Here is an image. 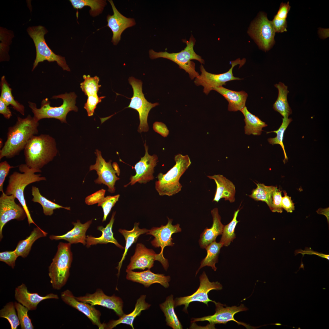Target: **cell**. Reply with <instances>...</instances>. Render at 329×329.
Instances as JSON below:
<instances>
[{"instance_id":"1","label":"cell","mask_w":329,"mask_h":329,"mask_svg":"<svg viewBox=\"0 0 329 329\" xmlns=\"http://www.w3.org/2000/svg\"><path fill=\"white\" fill-rule=\"evenodd\" d=\"M39 125L30 115L24 118L18 117L16 124L8 128L7 139L0 151V159L18 155L31 137L38 133Z\"/></svg>"},{"instance_id":"2","label":"cell","mask_w":329,"mask_h":329,"mask_svg":"<svg viewBox=\"0 0 329 329\" xmlns=\"http://www.w3.org/2000/svg\"><path fill=\"white\" fill-rule=\"evenodd\" d=\"M57 153L55 140L52 136L47 134L34 135L24 149L25 164L30 168L41 170Z\"/></svg>"},{"instance_id":"3","label":"cell","mask_w":329,"mask_h":329,"mask_svg":"<svg viewBox=\"0 0 329 329\" xmlns=\"http://www.w3.org/2000/svg\"><path fill=\"white\" fill-rule=\"evenodd\" d=\"M19 169L23 173L15 172L9 176L8 184L5 193L8 195H13L18 200L25 211L29 225L33 223L38 226L32 218L27 205L24 196V190L28 185L36 182L45 181L46 178L41 176V174H35L36 172H41V170L30 168L26 164L20 165Z\"/></svg>"},{"instance_id":"4","label":"cell","mask_w":329,"mask_h":329,"mask_svg":"<svg viewBox=\"0 0 329 329\" xmlns=\"http://www.w3.org/2000/svg\"><path fill=\"white\" fill-rule=\"evenodd\" d=\"M175 164L166 174L160 173L155 183V188L161 196H171L180 192L182 186L179 179L191 164L189 156L179 154L175 155Z\"/></svg>"},{"instance_id":"5","label":"cell","mask_w":329,"mask_h":329,"mask_svg":"<svg viewBox=\"0 0 329 329\" xmlns=\"http://www.w3.org/2000/svg\"><path fill=\"white\" fill-rule=\"evenodd\" d=\"M76 97L74 92L53 96L52 98H60L63 100V104L59 107L51 106L50 102L47 98L43 100L40 108H37L34 103L30 101L28 103L36 122L45 118H54L59 120L62 122L67 123L66 117L68 112L72 111H78V108L75 105Z\"/></svg>"},{"instance_id":"6","label":"cell","mask_w":329,"mask_h":329,"mask_svg":"<svg viewBox=\"0 0 329 329\" xmlns=\"http://www.w3.org/2000/svg\"><path fill=\"white\" fill-rule=\"evenodd\" d=\"M71 244L60 242L57 251L49 267L48 275L53 288L61 289L66 284L70 275L73 261Z\"/></svg>"},{"instance_id":"7","label":"cell","mask_w":329,"mask_h":329,"mask_svg":"<svg viewBox=\"0 0 329 329\" xmlns=\"http://www.w3.org/2000/svg\"><path fill=\"white\" fill-rule=\"evenodd\" d=\"M186 43V46L184 50L177 53H169L166 51L156 52L152 49L149 51L150 57L152 59L162 58L169 59L177 64L180 69L184 70L189 74L192 80L198 77L199 74L195 70V63L192 60L198 61L201 64H204V61L201 57L194 51L193 47L196 40L191 35L189 41L182 40Z\"/></svg>"},{"instance_id":"8","label":"cell","mask_w":329,"mask_h":329,"mask_svg":"<svg viewBox=\"0 0 329 329\" xmlns=\"http://www.w3.org/2000/svg\"><path fill=\"white\" fill-rule=\"evenodd\" d=\"M27 33L32 39L36 49V56L33 63L32 71L39 63L45 60L49 62L55 61L63 70L70 71L65 58L55 54L48 46L44 38L48 30L44 26L39 25L30 27L27 29Z\"/></svg>"},{"instance_id":"9","label":"cell","mask_w":329,"mask_h":329,"mask_svg":"<svg viewBox=\"0 0 329 329\" xmlns=\"http://www.w3.org/2000/svg\"><path fill=\"white\" fill-rule=\"evenodd\" d=\"M128 80L132 87L133 94L129 104L127 108L134 109L139 113L140 123L138 132H147L149 130L147 120L149 112L151 108L158 105L159 103H152L147 101L142 92L143 83L141 80L133 77H129Z\"/></svg>"},{"instance_id":"10","label":"cell","mask_w":329,"mask_h":329,"mask_svg":"<svg viewBox=\"0 0 329 329\" xmlns=\"http://www.w3.org/2000/svg\"><path fill=\"white\" fill-rule=\"evenodd\" d=\"M245 59L241 60L239 58L231 62L232 67L229 70L224 73L214 74L207 72L203 65L200 67L201 73L196 78L194 81L197 86H202L203 87V92L207 95L215 88L225 85L226 83L233 80H239L242 79L234 76L232 70L234 67L239 64L241 67L245 63Z\"/></svg>"},{"instance_id":"11","label":"cell","mask_w":329,"mask_h":329,"mask_svg":"<svg viewBox=\"0 0 329 329\" xmlns=\"http://www.w3.org/2000/svg\"><path fill=\"white\" fill-rule=\"evenodd\" d=\"M275 32L271 21L262 12L251 24L249 30V35L259 47L265 51L269 50L274 44Z\"/></svg>"},{"instance_id":"12","label":"cell","mask_w":329,"mask_h":329,"mask_svg":"<svg viewBox=\"0 0 329 329\" xmlns=\"http://www.w3.org/2000/svg\"><path fill=\"white\" fill-rule=\"evenodd\" d=\"M155 260L159 261L164 269L167 270L169 266L167 259L156 253L152 249L147 248L143 244L137 243L134 254L131 257L130 262L127 266L126 271L144 270L146 268L150 269L154 266Z\"/></svg>"},{"instance_id":"13","label":"cell","mask_w":329,"mask_h":329,"mask_svg":"<svg viewBox=\"0 0 329 329\" xmlns=\"http://www.w3.org/2000/svg\"><path fill=\"white\" fill-rule=\"evenodd\" d=\"M200 285L197 290L192 295L188 296L177 298L175 299V306L183 305V310L187 313V309L191 302L197 301L203 302L208 306V303L216 302L209 299L208 293L212 290H220L222 288V285L218 282H211L205 272L203 271L200 277Z\"/></svg>"},{"instance_id":"14","label":"cell","mask_w":329,"mask_h":329,"mask_svg":"<svg viewBox=\"0 0 329 329\" xmlns=\"http://www.w3.org/2000/svg\"><path fill=\"white\" fill-rule=\"evenodd\" d=\"M95 153L97 157L96 163L90 167V171L95 170L98 175L94 182L97 184H104L108 187V192L114 193L115 190V182L120 179L116 175V173L118 175H119V169L114 168V166L112 167L111 160L106 162L103 158L100 151L97 149Z\"/></svg>"},{"instance_id":"15","label":"cell","mask_w":329,"mask_h":329,"mask_svg":"<svg viewBox=\"0 0 329 329\" xmlns=\"http://www.w3.org/2000/svg\"><path fill=\"white\" fill-rule=\"evenodd\" d=\"M16 197L8 195L4 192L0 197V238L3 237L2 230L5 225L10 221H22L27 217L25 211L20 203L15 202Z\"/></svg>"},{"instance_id":"16","label":"cell","mask_w":329,"mask_h":329,"mask_svg":"<svg viewBox=\"0 0 329 329\" xmlns=\"http://www.w3.org/2000/svg\"><path fill=\"white\" fill-rule=\"evenodd\" d=\"M215 313L212 315H209L201 318H193L192 322L199 321H207L210 323V326H213L216 324H225L228 322L233 321L235 322L238 325H242L247 328H250L252 327L247 324L235 320L234 316L236 313L243 311H246L248 309L243 304H241L239 306H233L231 307L225 306L220 302H215Z\"/></svg>"},{"instance_id":"17","label":"cell","mask_w":329,"mask_h":329,"mask_svg":"<svg viewBox=\"0 0 329 329\" xmlns=\"http://www.w3.org/2000/svg\"><path fill=\"white\" fill-rule=\"evenodd\" d=\"M76 298L79 301L93 306L99 305L112 310L119 317L124 314L123 302L122 299L115 294L111 296L107 295L100 288L97 289L94 293H87L85 295Z\"/></svg>"},{"instance_id":"18","label":"cell","mask_w":329,"mask_h":329,"mask_svg":"<svg viewBox=\"0 0 329 329\" xmlns=\"http://www.w3.org/2000/svg\"><path fill=\"white\" fill-rule=\"evenodd\" d=\"M144 146L145 154L135 165L134 168L136 174L131 176L130 181L124 186L125 187L129 185H133L136 182L146 184L154 179V168L158 162V158L156 155H149L148 152V147L146 143Z\"/></svg>"},{"instance_id":"19","label":"cell","mask_w":329,"mask_h":329,"mask_svg":"<svg viewBox=\"0 0 329 329\" xmlns=\"http://www.w3.org/2000/svg\"><path fill=\"white\" fill-rule=\"evenodd\" d=\"M167 218L168 223L165 225H162L159 227H153L146 233L147 235L154 237V239L151 242V244L155 247H161V250L159 254L163 256L164 248L168 246H172L175 244L172 242V235L182 231L179 224L173 225L172 224L173 219L168 217Z\"/></svg>"},{"instance_id":"20","label":"cell","mask_w":329,"mask_h":329,"mask_svg":"<svg viewBox=\"0 0 329 329\" xmlns=\"http://www.w3.org/2000/svg\"><path fill=\"white\" fill-rule=\"evenodd\" d=\"M61 297L65 304L84 314L93 324L97 326L99 329H105L106 323H101L100 319L101 313L94 306L78 300L69 289L62 292Z\"/></svg>"},{"instance_id":"21","label":"cell","mask_w":329,"mask_h":329,"mask_svg":"<svg viewBox=\"0 0 329 329\" xmlns=\"http://www.w3.org/2000/svg\"><path fill=\"white\" fill-rule=\"evenodd\" d=\"M84 81L80 84V88L85 94L87 96L86 102L84 108L86 110L88 116L93 115L97 104L101 101L105 96L99 97L97 93L101 85L99 84L100 79L98 76L91 77L89 75L83 76Z\"/></svg>"},{"instance_id":"22","label":"cell","mask_w":329,"mask_h":329,"mask_svg":"<svg viewBox=\"0 0 329 329\" xmlns=\"http://www.w3.org/2000/svg\"><path fill=\"white\" fill-rule=\"evenodd\" d=\"M111 6L113 14L107 17V26L113 33L111 42L116 45L121 40V35L126 29L134 26L136 23L133 18H127L122 14L115 7L113 1L108 0Z\"/></svg>"},{"instance_id":"23","label":"cell","mask_w":329,"mask_h":329,"mask_svg":"<svg viewBox=\"0 0 329 329\" xmlns=\"http://www.w3.org/2000/svg\"><path fill=\"white\" fill-rule=\"evenodd\" d=\"M15 297L19 302L27 308L29 310H36L39 303L43 300L59 299L57 295L52 293L42 296L37 293L30 292L28 290L26 285L23 283L16 288Z\"/></svg>"},{"instance_id":"24","label":"cell","mask_w":329,"mask_h":329,"mask_svg":"<svg viewBox=\"0 0 329 329\" xmlns=\"http://www.w3.org/2000/svg\"><path fill=\"white\" fill-rule=\"evenodd\" d=\"M126 279L133 282L143 285L145 287H148L156 283L160 284L165 288L169 286V282L171 278L169 276L162 274H155L150 269L142 272H136L132 271H126Z\"/></svg>"},{"instance_id":"25","label":"cell","mask_w":329,"mask_h":329,"mask_svg":"<svg viewBox=\"0 0 329 329\" xmlns=\"http://www.w3.org/2000/svg\"><path fill=\"white\" fill-rule=\"evenodd\" d=\"M210 179H213L216 185V191L213 201L218 202L221 198L230 203L235 201V189L232 182L223 175L220 174L208 175Z\"/></svg>"},{"instance_id":"26","label":"cell","mask_w":329,"mask_h":329,"mask_svg":"<svg viewBox=\"0 0 329 329\" xmlns=\"http://www.w3.org/2000/svg\"><path fill=\"white\" fill-rule=\"evenodd\" d=\"M92 222L91 220L82 224L78 220L76 222H72L73 228L65 234L60 235H51L49 238L51 240L63 239L71 244L80 243L85 245L86 244V232Z\"/></svg>"},{"instance_id":"27","label":"cell","mask_w":329,"mask_h":329,"mask_svg":"<svg viewBox=\"0 0 329 329\" xmlns=\"http://www.w3.org/2000/svg\"><path fill=\"white\" fill-rule=\"evenodd\" d=\"M213 218V224L210 228H206L200 236L199 241L200 247L203 249L215 241L216 238L222 234L224 227L221 221V217L218 208H214L211 211Z\"/></svg>"},{"instance_id":"28","label":"cell","mask_w":329,"mask_h":329,"mask_svg":"<svg viewBox=\"0 0 329 329\" xmlns=\"http://www.w3.org/2000/svg\"><path fill=\"white\" fill-rule=\"evenodd\" d=\"M146 295H142L137 299L134 310L130 313L124 314L117 320H112L106 324L105 329H112L121 324H125L130 326L132 329L134 327L133 323L136 317L139 316L142 311L147 310L151 305L145 301Z\"/></svg>"},{"instance_id":"29","label":"cell","mask_w":329,"mask_h":329,"mask_svg":"<svg viewBox=\"0 0 329 329\" xmlns=\"http://www.w3.org/2000/svg\"><path fill=\"white\" fill-rule=\"evenodd\" d=\"M213 90L221 94L228 101V110L229 111H240L246 106L248 95L244 91H235L222 86L215 88Z\"/></svg>"},{"instance_id":"30","label":"cell","mask_w":329,"mask_h":329,"mask_svg":"<svg viewBox=\"0 0 329 329\" xmlns=\"http://www.w3.org/2000/svg\"><path fill=\"white\" fill-rule=\"evenodd\" d=\"M115 212L112 213L111 218L109 223L105 227L102 226L97 227V230L101 231L102 234L101 236L98 237H95L91 235L87 236L86 247L89 248L91 245H95L98 244H107L108 243L114 244L117 247L123 249L124 247L120 245L115 238L113 236V233L112 231V228L115 220Z\"/></svg>"},{"instance_id":"31","label":"cell","mask_w":329,"mask_h":329,"mask_svg":"<svg viewBox=\"0 0 329 329\" xmlns=\"http://www.w3.org/2000/svg\"><path fill=\"white\" fill-rule=\"evenodd\" d=\"M139 223L135 222L133 229L130 230L119 229V232L124 237L126 241L124 251L121 260L119 262L116 268L118 270V276H119L123 261L124 260L128 249L132 244L136 242L139 236L141 235L147 233L149 230L146 228L140 229L139 226Z\"/></svg>"},{"instance_id":"32","label":"cell","mask_w":329,"mask_h":329,"mask_svg":"<svg viewBox=\"0 0 329 329\" xmlns=\"http://www.w3.org/2000/svg\"><path fill=\"white\" fill-rule=\"evenodd\" d=\"M48 233L38 226L34 228L30 235L26 239L21 240L18 242L14 250L18 256L26 257L29 254L33 243L41 237H45Z\"/></svg>"},{"instance_id":"33","label":"cell","mask_w":329,"mask_h":329,"mask_svg":"<svg viewBox=\"0 0 329 329\" xmlns=\"http://www.w3.org/2000/svg\"><path fill=\"white\" fill-rule=\"evenodd\" d=\"M274 86L278 89V93L277 99L273 105V108L284 118H288V116L292 113V110L287 100V95L289 92L288 87L281 82L276 84Z\"/></svg>"},{"instance_id":"34","label":"cell","mask_w":329,"mask_h":329,"mask_svg":"<svg viewBox=\"0 0 329 329\" xmlns=\"http://www.w3.org/2000/svg\"><path fill=\"white\" fill-rule=\"evenodd\" d=\"M240 111L243 114L246 125L244 127L245 133L249 135H259L261 133L263 128L267 126L266 123L261 120L257 116L253 115L245 106Z\"/></svg>"},{"instance_id":"35","label":"cell","mask_w":329,"mask_h":329,"mask_svg":"<svg viewBox=\"0 0 329 329\" xmlns=\"http://www.w3.org/2000/svg\"><path fill=\"white\" fill-rule=\"evenodd\" d=\"M160 307L165 317L167 325L173 329H182V326L174 311L175 301L172 295L168 296Z\"/></svg>"},{"instance_id":"36","label":"cell","mask_w":329,"mask_h":329,"mask_svg":"<svg viewBox=\"0 0 329 329\" xmlns=\"http://www.w3.org/2000/svg\"><path fill=\"white\" fill-rule=\"evenodd\" d=\"M223 246V244L221 243L220 242H217L215 241L205 247L207 252V255L201 261L200 265L196 272V275L202 268L206 266L211 267L215 271L216 270L217 268L215 264L218 262L220 251Z\"/></svg>"},{"instance_id":"37","label":"cell","mask_w":329,"mask_h":329,"mask_svg":"<svg viewBox=\"0 0 329 329\" xmlns=\"http://www.w3.org/2000/svg\"><path fill=\"white\" fill-rule=\"evenodd\" d=\"M33 198L32 201L34 203H37L42 206L43 212L45 215L51 216L54 213V210L57 209L62 208L70 210L69 207H64L55 203L46 198L42 196L39 188L35 186H32L31 189Z\"/></svg>"},{"instance_id":"38","label":"cell","mask_w":329,"mask_h":329,"mask_svg":"<svg viewBox=\"0 0 329 329\" xmlns=\"http://www.w3.org/2000/svg\"><path fill=\"white\" fill-rule=\"evenodd\" d=\"M0 86L1 94L0 98L8 106L11 105L14 109L24 115V107L14 99L12 93V89L10 87L9 85L5 80L4 76H2L1 78Z\"/></svg>"},{"instance_id":"39","label":"cell","mask_w":329,"mask_h":329,"mask_svg":"<svg viewBox=\"0 0 329 329\" xmlns=\"http://www.w3.org/2000/svg\"><path fill=\"white\" fill-rule=\"evenodd\" d=\"M291 8L289 2H282L276 15L271 21L276 32L282 33L287 31L286 19Z\"/></svg>"},{"instance_id":"40","label":"cell","mask_w":329,"mask_h":329,"mask_svg":"<svg viewBox=\"0 0 329 329\" xmlns=\"http://www.w3.org/2000/svg\"><path fill=\"white\" fill-rule=\"evenodd\" d=\"M256 184L257 187L253 189L249 196L257 201L265 202L270 208L272 203V194L276 186H267L263 183Z\"/></svg>"},{"instance_id":"41","label":"cell","mask_w":329,"mask_h":329,"mask_svg":"<svg viewBox=\"0 0 329 329\" xmlns=\"http://www.w3.org/2000/svg\"><path fill=\"white\" fill-rule=\"evenodd\" d=\"M69 1L73 8L77 9L86 6L90 7L91 9L90 14L93 17L101 13L107 4L106 1L104 0H70Z\"/></svg>"},{"instance_id":"42","label":"cell","mask_w":329,"mask_h":329,"mask_svg":"<svg viewBox=\"0 0 329 329\" xmlns=\"http://www.w3.org/2000/svg\"><path fill=\"white\" fill-rule=\"evenodd\" d=\"M14 37L12 31L2 27H0V61H8L9 59V46Z\"/></svg>"},{"instance_id":"43","label":"cell","mask_w":329,"mask_h":329,"mask_svg":"<svg viewBox=\"0 0 329 329\" xmlns=\"http://www.w3.org/2000/svg\"><path fill=\"white\" fill-rule=\"evenodd\" d=\"M239 210V209H238L235 211L231 221L227 225L224 226L220 241L223 244V246H228L236 238L235 231L236 226L239 222L237 220V218Z\"/></svg>"},{"instance_id":"44","label":"cell","mask_w":329,"mask_h":329,"mask_svg":"<svg viewBox=\"0 0 329 329\" xmlns=\"http://www.w3.org/2000/svg\"><path fill=\"white\" fill-rule=\"evenodd\" d=\"M14 303L10 302L7 303L0 310V317L6 319L11 329H16L20 324L17 314Z\"/></svg>"},{"instance_id":"45","label":"cell","mask_w":329,"mask_h":329,"mask_svg":"<svg viewBox=\"0 0 329 329\" xmlns=\"http://www.w3.org/2000/svg\"><path fill=\"white\" fill-rule=\"evenodd\" d=\"M292 119L290 118H283L282 123L279 128L277 130L267 132L268 133L274 132L276 133V136L273 138H269L268 141L269 143L274 145L275 144H279L282 147L284 154L285 158L283 160L285 163V160H287L288 158L285 151V147L283 142L284 133L290 123L292 121Z\"/></svg>"},{"instance_id":"46","label":"cell","mask_w":329,"mask_h":329,"mask_svg":"<svg viewBox=\"0 0 329 329\" xmlns=\"http://www.w3.org/2000/svg\"><path fill=\"white\" fill-rule=\"evenodd\" d=\"M14 305L22 329H33L34 326L28 315L29 309L19 302H15Z\"/></svg>"},{"instance_id":"47","label":"cell","mask_w":329,"mask_h":329,"mask_svg":"<svg viewBox=\"0 0 329 329\" xmlns=\"http://www.w3.org/2000/svg\"><path fill=\"white\" fill-rule=\"evenodd\" d=\"M119 196V194L114 196H108L104 197L103 200L98 203V206L101 207L103 211L102 222L106 221L112 208L118 201Z\"/></svg>"},{"instance_id":"48","label":"cell","mask_w":329,"mask_h":329,"mask_svg":"<svg viewBox=\"0 0 329 329\" xmlns=\"http://www.w3.org/2000/svg\"><path fill=\"white\" fill-rule=\"evenodd\" d=\"M282 191L276 187L272 194V203L270 209L274 212L281 213L283 211L281 206Z\"/></svg>"},{"instance_id":"49","label":"cell","mask_w":329,"mask_h":329,"mask_svg":"<svg viewBox=\"0 0 329 329\" xmlns=\"http://www.w3.org/2000/svg\"><path fill=\"white\" fill-rule=\"evenodd\" d=\"M18 257L14 250L0 253V261L5 263L12 269L14 268L15 262Z\"/></svg>"},{"instance_id":"50","label":"cell","mask_w":329,"mask_h":329,"mask_svg":"<svg viewBox=\"0 0 329 329\" xmlns=\"http://www.w3.org/2000/svg\"><path fill=\"white\" fill-rule=\"evenodd\" d=\"M106 190L101 189L87 196L85 202L88 205H93L101 202L104 197Z\"/></svg>"},{"instance_id":"51","label":"cell","mask_w":329,"mask_h":329,"mask_svg":"<svg viewBox=\"0 0 329 329\" xmlns=\"http://www.w3.org/2000/svg\"><path fill=\"white\" fill-rule=\"evenodd\" d=\"M14 167H15L10 166L5 161L0 163V191L2 192H4L3 184L10 169Z\"/></svg>"},{"instance_id":"52","label":"cell","mask_w":329,"mask_h":329,"mask_svg":"<svg viewBox=\"0 0 329 329\" xmlns=\"http://www.w3.org/2000/svg\"><path fill=\"white\" fill-rule=\"evenodd\" d=\"M284 196L282 197L281 206L287 212L292 213L295 210L294 203L291 200V197L287 195L285 191H283Z\"/></svg>"},{"instance_id":"53","label":"cell","mask_w":329,"mask_h":329,"mask_svg":"<svg viewBox=\"0 0 329 329\" xmlns=\"http://www.w3.org/2000/svg\"><path fill=\"white\" fill-rule=\"evenodd\" d=\"M154 129L164 137H166L169 133V130L166 126L163 123L156 122L153 125Z\"/></svg>"},{"instance_id":"54","label":"cell","mask_w":329,"mask_h":329,"mask_svg":"<svg viewBox=\"0 0 329 329\" xmlns=\"http://www.w3.org/2000/svg\"><path fill=\"white\" fill-rule=\"evenodd\" d=\"M8 106L0 98V113L2 114L7 119H9L12 116V114Z\"/></svg>"},{"instance_id":"55","label":"cell","mask_w":329,"mask_h":329,"mask_svg":"<svg viewBox=\"0 0 329 329\" xmlns=\"http://www.w3.org/2000/svg\"><path fill=\"white\" fill-rule=\"evenodd\" d=\"M317 212L319 214H323L326 216L327 219V222L329 223V207L325 209L320 208L317 211Z\"/></svg>"}]
</instances>
